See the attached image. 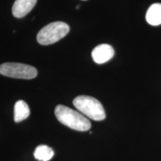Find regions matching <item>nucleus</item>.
I'll return each instance as SVG.
<instances>
[{
    "instance_id": "obj_1",
    "label": "nucleus",
    "mask_w": 161,
    "mask_h": 161,
    "mask_svg": "<svg viewBox=\"0 0 161 161\" xmlns=\"http://www.w3.org/2000/svg\"><path fill=\"white\" fill-rule=\"evenodd\" d=\"M56 118L60 123L78 131H86L91 128L90 120L78 111L59 104L55 108Z\"/></svg>"
},
{
    "instance_id": "obj_2",
    "label": "nucleus",
    "mask_w": 161,
    "mask_h": 161,
    "mask_svg": "<svg viewBox=\"0 0 161 161\" xmlns=\"http://www.w3.org/2000/svg\"><path fill=\"white\" fill-rule=\"evenodd\" d=\"M73 104L80 113L95 121H102L106 118L105 110L96 98L88 96H79L73 100Z\"/></svg>"
},
{
    "instance_id": "obj_3",
    "label": "nucleus",
    "mask_w": 161,
    "mask_h": 161,
    "mask_svg": "<svg viewBox=\"0 0 161 161\" xmlns=\"http://www.w3.org/2000/svg\"><path fill=\"white\" fill-rule=\"evenodd\" d=\"M69 26L64 22H54L48 24L38 32L37 42L41 45L47 46L59 41L69 33Z\"/></svg>"
},
{
    "instance_id": "obj_4",
    "label": "nucleus",
    "mask_w": 161,
    "mask_h": 161,
    "mask_svg": "<svg viewBox=\"0 0 161 161\" xmlns=\"http://www.w3.org/2000/svg\"><path fill=\"white\" fill-rule=\"evenodd\" d=\"M0 74L6 77L32 79L37 75L34 66L19 63H5L0 65Z\"/></svg>"
},
{
    "instance_id": "obj_5",
    "label": "nucleus",
    "mask_w": 161,
    "mask_h": 161,
    "mask_svg": "<svg viewBox=\"0 0 161 161\" xmlns=\"http://www.w3.org/2000/svg\"><path fill=\"white\" fill-rule=\"evenodd\" d=\"M114 55V49L108 44H100L92 51V58L98 64H102L108 62Z\"/></svg>"
},
{
    "instance_id": "obj_6",
    "label": "nucleus",
    "mask_w": 161,
    "mask_h": 161,
    "mask_svg": "<svg viewBox=\"0 0 161 161\" xmlns=\"http://www.w3.org/2000/svg\"><path fill=\"white\" fill-rule=\"evenodd\" d=\"M37 0H16L12 7V14L17 18L27 15L34 8Z\"/></svg>"
},
{
    "instance_id": "obj_7",
    "label": "nucleus",
    "mask_w": 161,
    "mask_h": 161,
    "mask_svg": "<svg viewBox=\"0 0 161 161\" xmlns=\"http://www.w3.org/2000/svg\"><path fill=\"white\" fill-rule=\"evenodd\" d=\"M147 23L152 25H159L161 24V4L154 3L148 9L146 13Z\"/></svg>"
},
{
    "instance_id": "obj_8",
    "label": "nucleus",
    "mask_w": 161,
    "mask_h": 161,
    "mask_svg": "<svg viewBox=\"0 0 161 161\" xmlns=\"http://www.w3.org/2000/svg\"><path fill=\"white\" fill-rule=\"evenodd\" d=\"M29 107L23 100H19L14 105V122H19L29 116Z\"/></svg>"
},
{
    "instance_id": "obj_9",
    "label": "nucleus",
    "mask_w": 161,
    "mask_h": 161,
    "mask_svg": "<svg viewBox=\"0 0 161 161\" xmlns=\"http://www.w3.org/2000/svg\"><path fill=\"white\" fill-rule=\"evenodd\" d=\"M34 156L37 160L49 161L53 158L54 151L49 146H45V145H40L36 148L35 152H34Z\"/></svg>"
},
{
    "instance_id": "obj_10",
    "label": "nucleus",
    "mask_w": 161,
    "mask_h": 161,
    "mask_svg": "<svg viewBox=\"0 0 161 161\" xmlns=\"http://www.w3.org/2000/svg\"><path fill=\"white\" fill-rule=\"evenodd\" d=\"M79 7H80V5H78L76 8H77V9H78V8H79Z\"/></svg>"
},
{
    "instance_id": "obj_11",
    "label": "nucleus",
    "mask_w": 161,
    "mask_h": 161,
    "mask_svg": "<svg viewBox=\"0 0 161 161\" xmlns=\"http://www.w3.org/2000/svg\"><path fill=\"white\" fill-rule=\"evenodd\" d=\"M84 1H85V0H84Z\"/></svg>"
}]
</instances>
